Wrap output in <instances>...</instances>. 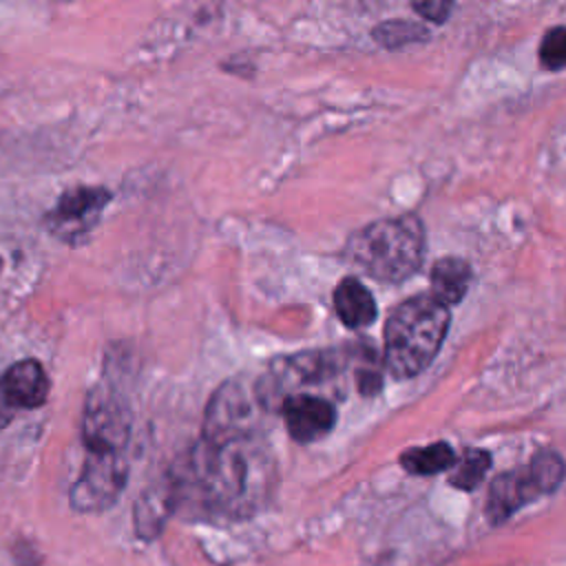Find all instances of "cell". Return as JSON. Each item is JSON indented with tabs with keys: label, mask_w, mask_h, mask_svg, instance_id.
Wrapping results in <instances>:
<instances>
[{
	"label": "cell",
	"mask_w": 566,
	"mask_h": 566,
	"mask_svg": "<svg viewBox=\"0 0 566 566\" xmlns=\"http://www.w3.org/2000/svg\"><path fill=\"white\" fill-rule=\"evenodd\" d=\"M274 460L259 436L223 442L201 440L181 478H172L175 502H197L210 513L245 517L270 497Z\"/></svg>",
	"instance_id": "cell-1"
},
{
	"label": "cell",
	"mask_w": 566,
	"mask_h": 566,
	"mask_svg": "<svg viewBox=\"0 0 566 566\" xmlns=\"http://www.w3.org/2000/svg\"><path fill=\"white\" fill-rule=\"evenodd\" d=\"M449 310L431 294L402 301L385 323V363L396 378L420 374L438 354L447 329Z\"/></svg>",
	"instance_id": "cell-2"
},
{
	"label": "cell",
	"mask_w": 566,
	"mask_h": 566,
	"mask_svg": "<svg viewBox=\"0 0 566 566\" xmlns=\"http://www.w3.org/2000/svg\"><path fill=\"white\" fill-rule=\"evenodd\" d=\"M424 228L418 217L405 214L365 226L347 241L345 256L371 279L398 283L422 263Z\"/></svg>",
	"instance_id": "cell-3"
},
{
	"label": "cell",
	"mask_w": 566,
	"mask_h": 566,
	"mask_svg": "<svg viewBox=\"0 0 566 566\" xmlns=\"http://www.w3.org/2000/svg\"><path fill=\"white\" fill-rule=\"evenodd\" d=\"M268 409L259 389H245L239 380L223 382L208 402L203 420L206 442H223L232 438L259 436L261 411Z\"/></svg>",
	"instance_id": "cell-4"
},
{
	"label": "cell",
	"mask_w": 566,
	"mask_h": 566,
	"mask_svg": "<svg viewBox=\"0 0 566 566\" xmlns=\"http://www.w3.org/2000/svg\"><path fill=\"white\" fill-rule=\"evenodd\" d=\"M128 460L124 451H88L82 473L71 489V506L80 513H99L115 504L126 486Z\"/></svg>",
	"instance_id": "cell-5"
},
{
	"label": "cell",
	"mask_w": 566,
	"mask_h": 566,
	"mask_svg": "<svg viewBox=\"0 0 566 566\" xmlns=\"http://www.w3.org/2000/svg\"><path fill=\"white\" fill-rule=\"evenodd\" d=\"M82 436L86 451H124L130 438V413L108 387H95L86 398Z\"/></svg>",
	"instance_id": "cell-6"
},
{
	"label": "cell",
	"mask_w": 566,
	"mask_h": 566,
	"mask_svg": "<svg viewBox=\"0 0 566 566\" xmlns=\"http://www.w3.org/2000/svg\"><path fill=\"white\" fill-rule=\"evenodd\" d=\"M108 199L111 192L99 186L69 188L46 214V226L62 241H77L95 228Z\"/></svg>",
	"instance_id": "cell-7"
},
{
	"label": "cell",
	"mask_w": 566,
	"mask_h": 566,
	"mask_svg": "<svg viewBox=\"0 0 566 566\" xmlns=\"http://www.w3.org/2000/svg\"><path fill=\"white\" fill-rule=\"evenodd\" d=\"M49 396V378L38 360H20L0 378V429L18 409H35Z\"/></svg>",
	"instance_id": "cell-8"
},
{
	"label": "cell",
	"mask_w": 566,
	"mask_h": 566,
	"mask_svg": "<svg viewBox=\"0 0 566 566\" xmlns=\"http://www.w3.org/2000/svg\"><path fill=\"white\" fill-rule=\"evenodd\" d=\"M287 431L298 442L323 438L336 422V411L329 400L314 394H292L281 402Z\"/></svg>",
	"instance_id": "cell-9"
},
{
	"label": "cell",
	"mask_w": 566,
	"mask_h": 566,
	"mask_svg": "<svg viewBox=\"0 0 566 566\" xmlns=\"http://www.w3.org/2000/svg\"><path fill=\"white\" fill-rule=\"evenodd\" d=\"M537 495L526 469L524 471H511L502 473L493 480L491 491H489V502H486V515L493 522L506 520L515 509L526 504Z\"/></svg>",
	"instance_id": "cell-10"
},
{
	"label": "cell",
	"mask_w": 566,
	"mask_h": 566,
	"mask_svg": "<svg viewBox=\"0 0 566 566\" xmlns=\"http://www.w3.org/2000/svg\"><path fill=\"white\" fill-rule=\"evenodd\" d=\"M334 307L338 318L352 327H365L376 318V303L369 290L354 276L343 279L334 290Z\"/></svg>",
	"instance_id": "cell-11"
},
{
	"label": "cell",
	"mask_w": 566,
	"mask_h": 566,
	"mask_svg": "<svg viewBox=\"0 0 566 566\" xmlns=\"http://www.w3.org/2000/svg\"><path fill=\"white\" fill-rule=\"evenodd\" d=\"M471 283V268L458 256H442L431 268V296L442 305L460 303Z\"/></svg>",
	"instance_id": "cell-12"
},
{
	"label": "cell",
	"mask_w": 566,
	"mask_h": 566,
	"mask_svg": "<svg viewBox=\"0 0 566 566\" xmlns=\"http://www.w3.org/2000/svg\"><path fill=\"white\" fill-rule=\"evenodd\" d=\"M175 504V489H172V480L161 482L157 486H153L150 491H146L139 500H137V509H135V524H137V533L144 537H153L159 533L164 520L168 517L170 509Z\"/></svg>",
	"instance_id": "cell-13"
},
{
	"label": "cell",
	"mask_w": 566,
	"mask_h": 566,
	"mask_svg": "<svg viewBox=\"0 0 566 566\" xmlns=\"http://www.w3.org/2000/svg\"><path fill=\"white\" fill-rule=\"evenodd\" d=\"M400 462L409 473L431 475V473H440V471L449 469L455 462V455H453L449 444L433 442V444H427V447H420V449L405 451Z\"/></svg>",
	"instance_id": "cell-14"
},
{
	"label": "cell",
	"mask_w": 566,
	"mask_h": 566,
	"mask_svg": "<svg viewBox=\"0 0 566 566\" xmlns=\"http://www.w3.org/2000/svg\"><path fill=\"white\" fill-rule=\"evenodd\" d=\"M537 495L551 493L564 478V462L553 451H539L526 469Z\"/></svg>",
	"instance_id": "cell-15"
},
{
	"label": "cell",
	"mask_w": 566,
	"mask_h": 566,
	"mask_svg": "<svg viewBox=\"0 0 566 566\" xmlns=\"http://www.w3.org/2000/svg\"><path fill=\"white\" fill-rule=\"evenodd\" d=\"M489 464H491V455L486 451L469 449L462 455V460L455 462V469H453L449 482L453 486H458V489L471 491V489H475L482 482L484 473L489 471Z\"/></svg>",
	"instance_id": "cell-16"
},
{
	"label": "cell",
	"mask_w": 566,
	"mask_h": 566,
	"mask_svg": "<svg viewBox=\"0 0 566 566\" xmlns=\"http://www.w3.org/2000/svg\"><path fill=\"white\" fill-rule=\"evenodd\" d=\"M427 35L429 33L424 27L409 20H387L374 29V40L387 49L413 44V42L427 40Z\"/></svg>",
	"instance_id": "cell-17"
},
{
	"label": "cell",
	"mask_w": 566,
	"mask_h": 566,
	"mask_svg": "<svg viewBox=\"0 0 566 566\" xmlns=\"http://www.w3.org/2000/svg\"><path fill=\"white\" fill-rule=\"evenodd\" d=\"M539 60L546 69L566 66V27L551 29L539 44Z\"/></svg>",
	"instance_id": "cell-18"
},
{
	"label": "cell",
	"mask_w": 566,
	"mask_h": 566,
	"mask_svg": "<svg viewBox=\"0 0 566 566\" xmlns=\"http://www.w3.org/2000/svg\"><path fill=\"white\" fill-rule=\"evenodd\" d=\"M411 4L424 20L442 24L451 13L453 0H411Z\"/></svg>",
	"instance_id": "cell-19"
},
{
	"label": "cell",
	"mask_w": 566,
	"mask_h": 566,
	"mask_svg": "<svg viewBox=\"0 0 566 566\" xmlns=\"http://www.w3.org/2000/svg\"><path fill=\"white\" fill-rule=\"evenodd\" d=\"M0 268H2V261H0Z\"/></svg>",
	"instance_id": "cell-20"
}]
</instances>
